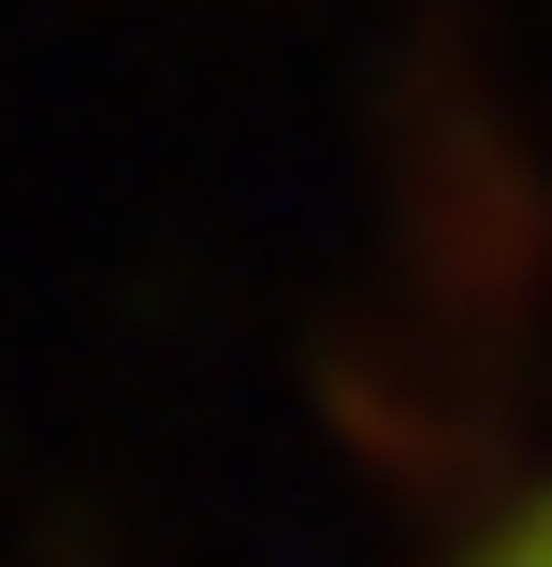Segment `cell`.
<instances>
[{"label":"cell","mask_w":552,"mask_h":567,"mask_svg":"<svg viewBox=\"0 0 552 567\" xmlns=\"http://www.w3.org/2000/svg\"><path fill=\"white\" fill-rule=\"evenodd\" d=\"M466 567H552V481H538V495H523V509H509V524L466 553Z\"/></svg>","instance_id":"6da1fadb"}]
</instances>
